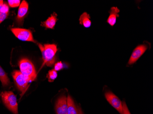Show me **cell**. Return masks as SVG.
<instances>
[{
	"instance_id": "1",
	"label": "cell",
	"mask_w": 153,
	"mask_h": 114,
	"mask_svg": "<svg viewBox=\"0 0 153 114\" xmlns=\"http://www.w3.org/2000/svg\"><path fill=\"white\" fill-rule=\"evenodd\" d=\"M38 46L42 55L44 65L51 67L56 61V54L57 51V46L55 44H45L44 46L38 43Z\"/></svg>"
},
{
	"instance_id": "2",
	"label": "cell",
	"mask_w": 153,
	"mask_h": 114,
	"mask_svg": "<svg viewBox=\"0 0 153 114\" xmlns=\"http://www.w3.org/2000/svg\"><path fill=\"white\" fill-rule=\"evenodd\" d=\"M20 72L24 75L28 83L35 80L37 74L34 65L27 59H22L19 62Z\"/></svg>"
},
{
	"instance_id": "3",
	"label": "cell",
	"mask_w": 153,
	"mask_h": 114,
	"mask_svg": "<svg viewBox=\"0 0 153 114\" xmlns=\"http://www.w3.org/2000/svg\"><path fill=\"white\" fill-rule=\"evenodd\" d=\"M2 101L10 111L15 114H18V104L16 95L13 92H2L1 94Z\"/></svg>"
},
{
	"instance_id": "4",
	"label": "cell",
	"mask_w": 153,
	"mask_h": 114,
	"mask_svg": "<svg viewBox=\"0 0 153 114\" xmlns=\"http://www.w3.org/2000/svg\"><path fill=\"white\" fill-rule=\"evenodd\" d=\"M12 75L15 84L19 90L22 93V96H23L28 88V82L20 71H14L12 73Z\"/></svg>"
},
{
	"instance_id": "5",
	"label": "cell",
	"mask_w": 153,
	"mask_h": 114,
	"mask_svg": "<svg viewBox=\"0 0 153 114\" xmlns=\"http://www.w3.org/2000/svg\"><path fill=\"white\" fill-rule=\"evenodd\" d=\"M11 31L15 36L21 41L35 43L32 33L29 30L20 28H12Z\"/></svg>"
},
{
	"instance_id": "6",
	"label": "cell",
	"mask_w": 153,
	"mask_h": 114,
	"mask_svg": "<svg viewBox=\"0 0 153 114\" xmlns=\"http://www.w3.org/2000/svg\"><path fill=\"white\" fill-rule=\"evenodd\" d=\"M105 96L110 104L117 110L120 114H123V103L118 97L110 91L105 92Z\"/></svg>"
},
{
	"instance_id": "7",
	"label": "cell",
	"mask_w": 153,
	"mask_h": 114,
	"mask_svg": "<svg viewBox=\"0 0 153 114\" xmlns=\"http://www.w3.org/2000/svg\"><path fill=\"white\" fill-rule=\"evenodd\" d=\"M147 48V46L144 44L137 46L131 54L128 64L129 65H132L136 62L145 53V51H146Z\"/></svg>"
},
{
	"instance_id": "8",
	"label": "cell",
	"mask_w": 153,
	"mask_h": 114,
	"mask_svg": "<svg viewBox=\"0 0 153 114\" xmlns=\"http://www.w3.org/2000/svg\"><path fill=\"white\" fill-rule=\"evenodd\" d=\"M55 110L57 114H68L67 98L65 96H62L56 101Z\"/></svg>"
},
{
	"instance_id": "9",
	"label": "cell",
	"mask_w": 153,
	"mask_h": 114,
	"mask_svg": "<svg viewBox=\"0 0 153 114\" xmlns=\"http://www.w3.org/2000/svg\"><path fill=\"white\" fill-rule=\"evenodd\" d=\"M29 9V4L25 1H23L21 3L18 11L17 20L18 22H22L24 17L26 15Z\"/></svg>"
},
{
	"instance_id": "10",
	"label": "cell",
	"mask_w": 153,
	"mask_h": 114,
	"mask_svg": "<svg viewBox=\"0 0 153 114\" xmlns=\"http://www.w3.org/2000/svg\"><path fill=\"white\" fill-rule=\"evenodd\" d=\"M120 13V10L117 7H112L111 8L109 13L110 16L107 20V23L111 26H114L117 22V18L119 17L118 13Z\"/></svg>"
},
{
	"instance_id": "11",
	"label": "cell",
	"mask_w": 153,
	"mask_h": 114,
	"mask_svg": "<svg viewBox=\"0 0 153 114\" xmlns=\"http://www.w3.org/2000/svg\"><path fill=\"white\" fill-rule=\"evenodd\" d=\"M57 14L55 13L51 14L50 17L48 18L44 22L42 23V25L43 26L46 28L53 29L56 25V21L58 19L57 18Z\"/></svg>"
},
{
	"instance_id": "12",
	"label": "cell",
	"mask_w": 153,
	"mask_h": 114,
	"mask_svg": "<svg viewBox=\"0 0 153 114\" xmlns=\"http://www.w3.org/2000/svg\"><path fill=\"white\" fill-rule=\"evenodd\" d=\"M68 114H78V106H76L74 100L69 95L67 97Z\"/></svg>"
},
{
	"instance_id": "13",
	"label": "cell",
	"mask_w": 153,
	"mask_h": 114,
	"mask_svg": "<svg viewBox=\"0 0 153 114\" xmlns=\"http://www.w3.org/2000/svg\"><path fill=\"white\" fill-rule=\"evenodd\" d=\"M80 24L82 25L86 28H88L91 26V21H90V15L85 12L81 15L79 18Z\"/></svg>"
},
{
	"instance_id": "14",
	"label": "cell",
	"mask_w": 153,
	"mask_h": 114,
	"mask_svg": "<svg viewBox=\"0 0 153 114\" xmlns=\"http://www.w3.org/2000/svg\"><path fill=\"white\" fill-rule=\"evenodd\" d=\"M0 80L4 87L8 86L10 84V80L8 76L6 74L4 70L0 66Z\"/></svg>"
},
{
	"instance_id": "15",
	"label": "cell",
	"mask_w": 153,
	"mask_h": 114,
	"mask_svg": "<svg viewBox=\"0 0 153 114\" xmlns=\"http://www.w3.org/2000/svg\"><path fill=\"white\" fill-rule=\"evenodd\" d=\"M57 77V72L54 69L50 70L47 74V78H48V81L50 82H53Z\"/></svg>"
},
{
	"instance_id": "16",
	"label": "cell",
	"mask_w": 153,
	"mask_h": 114,
	"mask_svg": "<svg viewBox=\"0 0 153 114\" xmlns=\"http://www.w3.org/2000/svg\"><path fill=\"white\" fill-rule=\"evenodd\" d=\"M8 4L12 7H16L20 6V0H8Z\"/></svg>"
},
{
	"instance_id": "17",
	"label": "cell",
	"mask_w": 153,
	"mask_h": 114,
	"mask_svg": "<svg viewBox=\"0 0 153 114\" xmlns=\"http://www.w3.org/2000/svg\"><path fill=\"white\" fill-rule=\"evenodd\" d=\"M9 7L6 3H3V5L0 8V13H8L9 12Z\"/></svg>"
},
{
	"instance_id": "18",
	"label": "cell",
	"mask_w": 153,
	"mask_h": 114,
	"mask_svg": "<svg viewBox=\"0 0 153 114\" xmlns=\"http://www.w3.org/2000/svg\"><path fill=\"white\" fill-rule=\"evenodd\" d=\"M63 68V65L62 62H58L55 65L54 70L55 71H58L62 70Z\"/></svg>"
},
{
	"instance_id": "19",
	"label": "cell",
	"mask_w": 153,
	"mask_h": 114,
	"mask_svg": "<svg viewBox=\"0 0 153 114\" xmlns=\"http://www.w3.org/2000/svg\"><path fill=\"white\" fill-rule=\"evenodd\" d=\"M123 103V114H131L128 109V106L126 104V102L125 101L122 102Z\"/></svg>"
},
{
	"instance_id": "20",
	"label": "cell",
	"mask_w": 153,
	"mask_h": 114,
	"mask_svg": "<svg viewBox=\"0 0 153 114\" xmlns=\"http://www.w3.org/2000/svg\"><path fill=\"white\" fill-rule=\"evenodd\" d=\"M8 13H0V24H1L3 21L7 17Z\"/></svg>"
},
{
	"instance_id": "21",
	"label": "cell",
	"mask_w": 153,
	"mask_h": 114,
	"mask_svg": "<svg viewBox=\"0 0 153 114\" xmlns=\"http://www.w3.org/2000/svg\"><path fill=\"white\" fill-rule=\"evenodd\" d=\"M78 114H83L82 110L81 108L79 106H78Z\"/></svg>"
},
{
	"instance_id": "22",
	"label": "cell",
	"mask_w": 153,
	"mask_h": 114,
	"mask_svg": "<svg viewBox=\"0 0 153 114\" xmlns=\"http://www.w3.org/2000/svg\"><path fill=\"white\" fill-rule=\"evenodd\" d=\"M3 3H4V2H3V1H2V0L0 1V8H1V7L2 5H3Z\"/></svg>"
}]
</instances>
